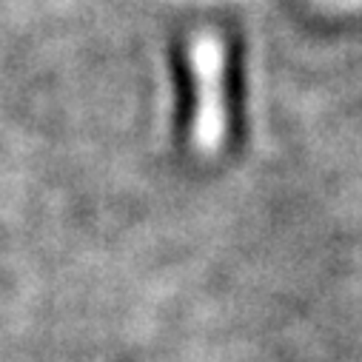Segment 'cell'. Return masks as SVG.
I'll use <instances>...</instances> for the list:
<instances>
[{"label":"cell","mask_w":362,"mask_h":362,"mask_svg":"<svg viewBox=\"0 0 362 362\" xmlns=\"http://www.w3.org/2000/svg\"><path fill=\"white\" fill-rule=\"evenodd\" d=\"M194 69V143L214 151L223 140V46L211 35H200L192 46Z\"/></svg>","instance_id":"1"}]
</instances>
